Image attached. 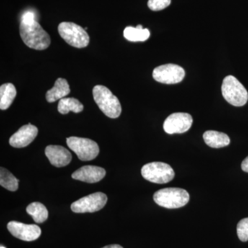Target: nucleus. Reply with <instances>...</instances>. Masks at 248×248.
<instances>
[{"mask_svg":"<svg viewBox=\"0 0 248 248\" xmlns=\"http://www.w3.org/2000/svg\"><path fill=\"white\" fill-rule=\"evenodd\" d=\"M93 98L101 110L110 118L115 119L122 113V106L118 98L102 85H97L93 90Z\"/></svg>","mask_w":248,"mask_h":248,"instance_id":"2","label":"nucleus"},{"mask_svg":"<svg viewBox=\"0 0 248 248\" xmlns=\"http://www.w3.org/2000/svg\"><path fill=\"white\" fill-rule=\"evenodd\" d=\"M0 184L4 188L10 191H16L19 186V180L8 170L1 167L0 169Z\"/></svg>","mask_w":248,"mask_h":248,"instance_id":"21","label":"nucleus"},{"mask_svg":"<svg viewBox=\"0 0 248 248\" xmlns=\"http://www.w3.org/2000/svg\"><path fill=\"white\" fill-rule=\"evenodd\" d=\"M19 32L23 42L29 48L43 50L50 45V37L36 20L21 22Z\"/></svg>","mask_w":248,"mask_h":248,"instance_id":"1","label":"nucleus"},{"mask_svg":"<svg viewBox=\"0 0 248 248\" xmlns=\"http://www.w3.org/2000/svg\"><path fill=\"white\" fill-rule=\"evenodd\" d=\"M7 228L13 236L22 241H35L42 234L40 227L34 224H25L20 222L10 221L8 223Z\"/></svg>","mask_w":248,"mask_h":248,"instance_id":"11","label":"nucleus"},{"mask_svg":"<svg viewBox=\"0 0 248 248\" xmlns=\"http://www.w3.org/2000/svg\"><path fill=\"white\" fill-rule=\"evenodd\" d=\"M171 0H148V6L153 11H161L170 4Z\"/></svg>","mask_w":248,"mask_h":248,"instance_id":"23","label":"nucleus"},{"mask_svg":"<svg viewBox=\"0 0 248 248\" xmlns=\"http://www.w3.org/2000/svg\"><path fill=\"white\" fill-rule=\"evenodd\" d=\"M153 199L160 206L169 209L182 208L188 203L190 195L186 190L179 187H167L155 192Z\"/></svg>","mask_w":248,"mask_h":248,"instance_id":"3","label":"nucleus"},{"mask_svg":"<svg viewBox=\"0 0 248 248\" xmlns=\"http://www.w3.org/2000/svg\"><path fill=\"white\" fill-rule=\"evenodd\" d=\"M45 154L50 164L55 167H64L71 163L72 159L71 153L64 147L60 146L50 145L47 146Z\"/></svg>","mask_w":248,"mask_h":248,"instance_id":"14","label":"nucleus"},{"mask_svg":"<svg viewBox=\"0 0 248 248\" xmlns=\"http://www.w3.org/2000/svg\"><path fill=\"white\" fill-rule=\"evenodd\" d=\"M107 196L95 192L82 197L71 205L72 211L76 213H94L102 210L107 203Z\"/></svg>","mask_w":248,"mask_h":248,"instance_id":"8","label":"nucleus"},{"mask_svg":"<svg viewBox=\"0 0 248 248\" xmlns=\"http://www.w3.org/2000/svg\"><path fill=\"white\" fill-rule=\"evenodd\" d=\"M143 177L155 184H166L172 181L175 173L170 165L164 162H152L141 169Z\"/></svg>","mask_w":248,"mask_h":248,"instance_id":"6","label":"nucleus"},{"mask_svg":"<svg viewBox=\"0 0 248 248\" xmlns=\"http://www.w3.org/2000/svg\"><path fill=\"white\" fill-rule=\"evenodd\" d=\"M106 175V170L95 166H85L75 171L72 174L73 179L90 184L100 182Z\"/></svg>","mask_w":248,"mask_h":248,"instance_id":"13","label":"nucleus"},{"mask_svg":"<svg viewBox=\"0 0 248 248\" xmlns=\"http://www.w3.org/2000/svg\"><path fill=\"white\" fill-rule=\"evenodd\" d=\"M221 91L227 102L234 107H243L248 102L247 90L234 76H228L223 79Z\"/></svg>","mask_w":248,"mask_h":248,"instance_id":"4","label":"nucleus"},{"mask_svg":"<svg viewBox=\"0 0 248 248\" xmlns=\"http://www.w3.org/2000/svg\"><path fill=\"white\" fill-rule=\"evenodd\" d=\"M192 116L185 112H175L169 116L165 120L164 129L166 133L182 134L190 130L192 126Z\"/></svg>","mask_w":248,"mask_h":248,"instance_id":"10","label":"nucleus"},{"mask_svg":"<svg viewBox=\"0 0 248 248\" xmlns=\"http://www.w3.org/2000/svg\"><path fill=\"white\" fill-rule=\"evenodd\" d=\"M17 94L16 87L13 84L7 83L0 87V109L6 110L11 107Z\"/></svg>","mask_w":248,"mask_h":248,"instance_id":"17","label":"nucleus"},{"mask_svg":"<svg viewBox=\"0 0 248 248\" xmlns=\"http://www.w3.org/2000/svg\"><path fill=\"white\" fill-rule=\"evenodd\" d=\"M70 92H71V89L66 79L58 78L55 81L53 87L47 91L46 98L47 102L53 103L66 97Z\"/></svg>","mask_w":248,"mask_h":248,"instance_id":"15","label":"nucleus"},{"mask_svg":"<svg viewBox=\"0 0 248 248\" xmlns=\"http://www.w3.org/2000/svg\"><path fill=\"white\" fill-rule=\"evenodd\" d=\"M58 31L62 39L72 46L82 48L89 45V34L82 27L75 23L62 22L59 25Z\"/></svg>","mask_w":248,"mask_h":248,"instance_id":"5","label":"nucleus"},{"mask_svg":"<svg viewBox=\"0 0 248 248\" xmlns=\"http://www.w3.org/2000/svg\"><path fill=\"white\" fill-rule=\"evenodd\" d=\"M151 33L148 29H140L137 27H128L124 31V36L130 42H144L148 40Z\"/></svg>","mask_w":248,"mask_h":248,"instance_id":"20","label":"nucleus"},{"mask_svg":"<svg viewBox=\"0 0 248 248\" xmlns=\"http://www.w3.org/2000/svg\"><path fill=\"white\" fill-rule=\"evenodd\" d=\"M34 20H36L35 14L32 11H27L21 18V22H31Z\"/></svg>","mask_w":248,"mask_h":248,"instance_id":"24","label":"nucleus"},{"mask_svg":"<svg viewBox=\"0 0 248 248\" xmlns=\"http://www.w3.org/2000/svg\"><path fill=\"white\" fill-rule=\"evenodd\" d=\"M66 142L70 149L76 153L81 161H91L99 155V146L90 139L71 137L67 138Z\"/></svg>","mask_w":248,"mask_h":248,"instance_id":"7","label":"nucleus"},{"mask_svg":"<svg viewBox=\"0 0 248 248\" xmlns=\"http://www.w3.org/2000/svg\"><path fill=\"white\" fill-rule=\"evenodd\" d=\"M6 248L4 247V246H1V248Z\"/></svg>","mask_w":248,"mask_h":248,"instance_id":"27","label":"nucleus"},{"mask_svg":"<svg viewBox=\"0 0 248 248\" xmlns=\"http://www.w3.org/2000/svg\"><path fill=\"white\" fill-rule=\"evenodd\" d=\"M153 77L155 80L162 84H177L184 79L185 71L180 66L169 63L155 68Z\"/></svg>","mask_w":248,"mask_h":248,"instance_id":"9","label":"nucleus"},{"mask_svg":"<svg viewBox=\"0 0 248 248\" xmlns=\"http://www.w3.org/2000/svg\"><path fill=\"white\" fill-rule=\"evenodd\" d=\"M239 239L243 242L248 241V218H245L239 222L236 228Z\"/></svg>","mask_w":248,"mask_h":248,"instance_id":"22","label":"nucleus"},{"mask_svg":"<svg viewBox=\"0 0 248 248\" xmlns=\"http://www.w3.org/2000/svg\"><path fill=\"white\" fill-rule=\"evenodd\" d=\"M241 169L244 172H248V156L243 161L242 164H241Z\"/></svg>","mask_w":248,"mask_h":248,"instance_id":"25","label":"nucleus"},{"mask_svg":"<svg viewBox=\"0 0 248 248\" xmlns=\"http://www.w3.org/2000/svg\"><path fill=\"white\" fill-rule=\"evenodd\" d=\"M27 212L37 223H43L48 218V210L43 204L39 202H34L28 205Z\"/></svg>","mask_w":248,"mask_h":248,"instance_id":"19","label":"nucleus"},{"mask_svg":"<svg viewBox=\"0 0 248 248\" xmlns=\"http://www.w3.org/2000/svg\"><path fill=\"white\" fill-rule=\"evenodd\" d=\"M58 109L62 115H66L71 111L79 113L84 110V106L76 98H62L59 102Z\"/></svg>","mask_w":248,"mask_h":248,"instance_id":"18","label":"nucleus"},{"mask_svg":"<svg viewBox=\"0 0 248 248\" xmlns=\"http://www.w3.org/2000/svg\"><path fill=\"white\" fill-rule=\"evenodd\" d=\"M102 248H123V247H122L120 245L113 244L110 245V246H105V247Z\"/></svg>","mask_w":248,"mask_h":248,"instance_id":"26","label":"nucleus"},{"mask_svg":"<svg viewBox=\"0 0 248 248\" xmlns=\"http://www.w3.org/2000/svg\"><path fill=\"white\" fill-rule=\"evenodd\" d=\"M38 134V129L35 125L29 124L23 125L11 137L9 143L14 148H21L29 146Z\"/></svg>","mask_w":248,"mask_h":248,"instance_id":"12","label":"nucleus"},{"mask_svg":"<svg viewBox=\"0 0 248 248\" xmlns=\"http://www.w3.org/2000/svg\"><path fill=\"white\" fill-rule=\"evenodd\" d=\"M203 140L208 146L213 148H221L228 146L231 139L226 134L215 130H208L203 134Z\"/></svg>","mask_w":248,"mask_h":248,"instance_id":"16","label":"nucleus"}]
</instances>
